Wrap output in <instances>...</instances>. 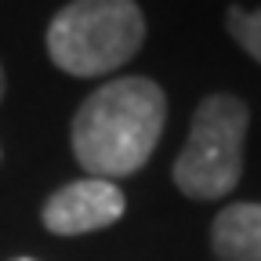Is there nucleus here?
<instances>
[{
    "label": "nucleus",
    "instance_id": "obj_2",
    "mask_svg": "<svg viewBox=\"0 0 261 261\" xmlns=\"http://www.w3.org/2000/svg\"><path fill=\"white\" fill-rule=\"evenodd\" d=\"M145 44V15L135 0H73L47 25V55L69 76L116 73Z\"/></svg>",
    "mask_w": 261,
    "mask_h": 261
},
{
    "label": "nucleus",
    "instance_id": "obj_1",
    "mask_svg": "<svg viewBox=\"0 0 261 261\" xmlns=\"http://www.w3.org/2000/svg\"><path fill=\"white\" fill-rule=\"evenodd\" d=\"M167 123V98L149 76L94 87L73 116V156L87 178H127L149 163Z\"/></svg>",
    "mask_w": 261,
    "mask_h": 261
},
{
    "label": "nucleus",
    "instance_id": "obj_8",
    "mask_svg": "<svg viewBox=\"0 0 261 261\" xmlns=\"http://www.w3.org/2000/svg\"><path fill=\"white\" fill-rule=\"evenodd\" d=\"M11 261H37V257H11Z\"/></svg>",
    "mask_w": 261,
    "mask_h": 261
},
{
    "label": "nucleus",
    "instance_id": "obj_6",
    "mask_svg": "<svg viewBox=\"0 0 261 261\" xmlns=\"http://www.w3.org/2000/svg\"><path fill=\"white\" fill-rule=\"evenodd\" d=\"M225 25L232 33V40L261 65V8L247 11V8H228Z\"/></svg>",
    "mask_w": 261,
    "mask_h": 261
},
{
    "label": "nucleus",
    "instance_id": "obj_4",
    "mask_svg": "<svg viewBox=\"0 0 261 261\" xmlns=\"http://www.w3.org/2000/svg\"><path fill=\"white\" fill-rule=\"evenodd\" d=\"M123 211H127V200L116 181L80 178V181H69L47 196L40 221L55 236H84V232L109 228L113 221L123 218Z\"/></svg>",
    "mask_w": 261,
    "mask_h": 261
},
{
    "label": "nucleus",
    "instance_id": "obj_7",
    "mask_svg": "<svg viewBox=\"0 0 261 261\" xmlns=\"http://www.w3.org/2000/svg\"><path fill=\"white\" fill-rule=\"evenodd\" d=\"M0 98H4V65H0Z\"/></svg>",
    "mask_w": 261,
    "mask_h": 261
},
{
    "label": "nucleus",
    "instance_id": "obj_3",
    "mask_svg": "<svg viewBox=\"0 0 261 261\" xmlns=\"http://www.w3.org/2000/svg\"><path fill=\"white\" fill-rule=\"evenodd\" d=\"M250 113L236 94H211L192 113L189 142L174 160V185L192 200H221L243 178Z\"/></svg>",
    "mask_w": 261,
    "mask_h": 261
},
{
    "label": "nucleus",
    "instance_id": "obj_5",
    "mask_svg": "<svg viewBox=\"0 0 261 261\" xmlns=\"http://www.w3.org/2000/svg\"><path fill=\"white\" fill-rule=\"evenodd\" d=\"M218 261H261V203H228L211 228Z\"/></svg>",
    "mask_w": 261,
    "mask_h": 261
}]
</instances>
